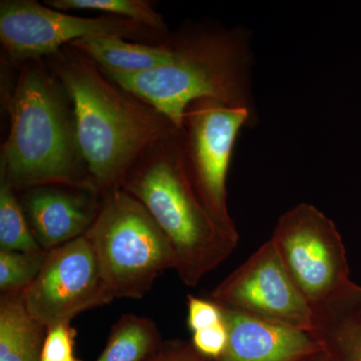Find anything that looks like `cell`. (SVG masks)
<instances>
[{
  "mask_svg": "<svg viewBox=\"0 0 361 361\" xmlns=\"http://www.w3.org/2000/svg\"><path fill=\"white\" fill-rule=\"evenodd\" d=\"M246 108L202 99L187 106L183 121L185 169L195 194L221 229L239 237L227 203V182L233 149L240 130L254 125Z\"/></svg>",
  "mask_w": 361,
  "mask_h": 361,
  "instance_id": "obj_6",
  "label": "cell"
},
{
  "mask_svg": "<svg viewBox=\"0 0 361 361\" xmlns=\"http://www.w3.org/2000/svg\"><path fill=\"white\" fill-rule=\"evenodd\" d=\"M45 6L65 13L89 11L128 18L165 39L168 30L163 16L147 0H47Z\"/></svg>",
  "mask_w": 361,
  "mask_h": 361,
  "instance_id": "obj_17",
  "label": "cell"
},
{
  "mask_svg": "<svg viewBox=\"0 0 361 361\" xmlns=\"http://www.w3.org/2000/svg\"><path fill=\"white\" fill-rule=\"evenodd\" d=\"M7 109L11 130L1 148V182L16 192L45 185L97 191L78 146L70 97L54 71L26 63Z\"/></svg>",
  "mask_w": 361,
  "mask_h": 361,
  "instance_id": "obj_3",
  "label": "cell"
},
{
  "mask_svg": "<svg viewBox=\"0 0 361 361\" xmlns=\"http://www.w3.org/2000/svg\"><path fill=\"white\" fill-rule=\"evenodd\" d=\"M42 250L16 192L6 183L0 182V251L35 253Z\"/></svg>",
  "mask_w": 361,
  "mask_h": 361,
  "instance_id": "obj_18",
  "label": "cell"
},
{
  "mask_svg": "<svg viewBox=\"0 0 361 361\" xmlns=\"http://www.w3.org/2000/svg\"><path fill=\"white\" fill-rule=\"evenodd\" d=\"M310 334L330 361H361V285L350 281L312 307Z\"/></svg>",
  "mask_w": 361,
  "mask_h": 361,
  "instance_id": "obj_13",
  "label": "cell"
},
{
  "mask_svg": "<svg viewBox=\"0 0 361 361\" xmlns=\"http://www.w3.org/2000/svg\"><path fill=\"white\" fill-rule=\"evenodd\" d=\"M122 189L144 205L167 236L176 272L187 286H197L238 246L239 237L221 229L195 194L185 169L180 129L144 154Z\"/></svg>",
  "mask_w": 361,
  "mask_h": 361,
  "instance_id": "obj_4",
  "label": "cell"
},
{
  "mask_svg": "<svg viewBox=\"0 0 361 361\" xmlns=\"http://www.w3.org/2000/svg\"><path fill=\"white\" fill-rule=\"evenodd\" d=\"M77 331L71 323H61L47 330L40 361H68L75 358Z\"/></svg>",
  "mask_w": 361,
  "mask_h": 361,
  "instance_id": "obj_20",
  "label": "cell"
},
{
  "mask_svg": "<svg viewBox=\"0 0 361 361\" xmlns=\"http://www.w3.org/2000/svg\"><path fill=\"white\" fill-rule=\"evenodd\" d=\"M188 326L192 334L223 322L220 305L210 299L199 298L193 295L187 297Z\"/></svg>",
  "mask_w": 361,
  "mask_h": 361,
  "instance_id": "obj_22",
  "label": "cell"
},
{
  "mask_svg": "<svg viewBox=\"0 0 361 361\" xmlns=\"http://www.w3.org/2000/svg\"><path fill=\"white\" fill-rule=\"evenodd\" d=\"M269 240L312 307L351 281L341 235L315 206L292 207L279 218Z\"/></svg>",
  "mask_w": 361,
  "mask_h": 361,
  "instance_id": "obj_7",
  "label": "cell"
},
{
  "mask_svg": "<svg viewBox=\"0 0 361 361\" xmlns=\"http://www.w3.org/2000/svg\"><path fill=\"white\" fill-rule=\"evenodd\" d=\"M94 190L45 185L23 191L20 203L40 247L51 251L84 236L101 209Z\"/></svg>",
  "mask_w": 361,
  "mask_h": 361,
  "instance_id": "obj_11",
  "label": "cell"
},
{
  "mask_svg": "<svg viewBox=\"0 0 361 361\" xmlns=\"http://www.w3.org/2000/svg\"><path fill=\"white\" fill-rule=\"evenodd\" d=\"M99 35L149 42L167 39L120 16L82 18L35 0L0 2V42L13 61L52 56L75 40Z\"/></svg>",
  "mask_w": 361,
  "mask_h": 361,
  "instance_id": "obj_8",
  "label": "cell"
},
{
  "mask_svg": "<svg viewBox=\"0 0 361 361\" xmlns=\"http://www.w3.org/2000/svg\"><path fill=\"white\" fill-rule=\"evenodd\" d=\"M148 361H210L201 355L191 342L173 341L164 342L160 350Z\"/></svg>",
  "mask_w": 361,
  "mask_h": 361,
  "instance_id": "obj_23",
  "label": "cell"
},
{
  "mask_svg": "<svg viewBox=\"0 0 361 361\" xmlns=\"http://www.w3.org/2000/svg\"><path fill=\"white\" fill-rule=\"evenodd\" d=\"M47 329L35 319L20 293L0 296V361H40Z\"/></svg>",
  "mask_w": 361,
  "mask_h": 361,
  "instance_id": "obj_15",
  "label": "cell"
},
{
  "mask_svg": "<svg viewBox=\"0 0 361 361\" xmlns=\"http://www.w3.org/2000/svg\"><path fill=\"white\" fill-rule=\"evenodd\" d=\"M21 295L26 310L47 329L115 299L85 235L47 251L39 274Z\"/></svg>",
  "mask_w": 361,
  "mask_h": 361,
  "instance_id": "obj_9",
  "label": "cell"
},
{
  "mask_svg": "<svg viewBox=\"0 0 361 361\" xmlns=\"http://www.w3.org/2000/svg\"><path fill=\"white\" fill-rule=\"evenodd\" d=\"M220 307L228 343L224 353L215 361H302L322 350L305 330Z\"/></svg>",
  "mask_w": 361,
  "mask_h": 361,
  "instance_id": "obj_12",
  "label": "cell"
},
{
  "mask_svg": "<svg viewBox=\"0 0 361 361\" xmlns=\"http://www.w3.org/2000/svg\"><path fill=\"white\" fill-rule=\"evenodd\" d=\"M103 70L123 73H144L168 65L173 51L166 39L152 45L129 42L114 35L85 37L70 44Z\"/></svg>",
  "mask_w": 361,
  "mask_h": 361,
  "instance_id": "obj_14",
  "label": "cell"
},
{
  "mask_svg": "<svg viewBox=\"0 0 361 361\" xmlns=\"http://www.w3.org/2000/svg\"><path fill=\"white\" fill-rule=\"evenodd\" d=\"M191 343L207 360H217L224 353L228 343V332L224 320L213 326L193 332Z\"/></svg>",
  "mask_w": 361,
  "mask_h": 361,
  "instance_id": "obj_21",
  "label": "cell"
},
{
  "mask_svg": "<svg viewBox=\"0 0 361 361\" xmlns=\"http://www.w3.org/2000/svg\"><path fill=\"white\" fill-rule=\"evenodd\" d=\"M163 343L153 320L130 313L113 325L106 348L94 361H148Z\"/></svg>",
  "mask_w": 361,
  "mask_h": 361,
  "instance_id": "obj_16",
  "label": "cell"
},
{
  "mask_svg": "<svg viewBox=\"0 0 361 361\" xmlns=\"http://www.w3.org/2000/svg\"><path fill=\"white\" fill-rule=\"evenodd\" d=\"M210 300L308 332L312 325V306L297 288L270 240L213 289Z\"/></svg>",
  "mask_w": 361,
  "mask_h": 361,
  "instance_id": "obj_10",
  "label": "cell"
},
{
  "mask_svg": "<svg viewBox=\"0 0 361 361\" xmlns=\"http://www.w3.org/2000/svg\"><path fill=\"white\" fill-rule=\"evenodd\" d=\"M52 68L70 97L78 146L102 197L122 189L144 154L180 130L71 45L54 54Z\"/></svg>",
  "mask_w": 361,
  "mask_h": 361,
  "instance_id": "obj_1",
  "label": "cell"
},
{
  "mask_svg": "<svg viewBox=\"0 0 361 361\" xmlns=\"http://www.w3.org/2000/svg\"><path fill=\"white\" fill-rule=\"evenodd\" d=\"M47 251L25 253L0 251V292L20 293L30 286L39 274Z\"/></svg>",
  "mask_w": 361,
  "mask_h": 361,
  "instance_id": "obj_19",
  "label": "cell"
},
{
  "mask_svg": "<svg viewBox=\"0 0 361 361\" xmlns=\"http://www.w3.org/2000/svg\"><path fill=\"white\" fill-rule=\"evenodd\" d=\"M250 37L241 27L188 28L167 39L173 51L168 65L137 73L101 71L178 129H182L187 106L198 99H215L255 114Z\"/></svg>",
  "mask_w": 361,
  "mask_h": 361,
  "instance_id": "obj_2",
  "label": "cell"
},
{
  "mask_svg": "<svg viewBox=\"0 0 361 361\" xmlns=\"http://www.w3.org/2000/svg\"><path fill=\"white\" fill-rule=\"evenodd\" d=\"M302 361H330L329 356L325 355L322 350L317 351V353H313L308 357H306L305 360Z\"/></svg>",
  "mask_w": 361,
  "mask_h": 361,
  "instance_id": "obj_24",
  "label": "cell"
},
{
  "mask_svg": "<svg viewBox=\"0 0 361 361\" xmlns=\"http://www.w3.org/2000/svg\"><path fill=\"white\" fill-rule=\"evenodd\" d=\"M85 236L115 299L142 298L164 271L175 270V252L167 236L144 205L123 189L103 197Z\"/></svg>",
  "mask_w": 361,
  "mask_h": 361,
  "instance_id": "obj_5",
  "label": "cell"
}]
</instances>
